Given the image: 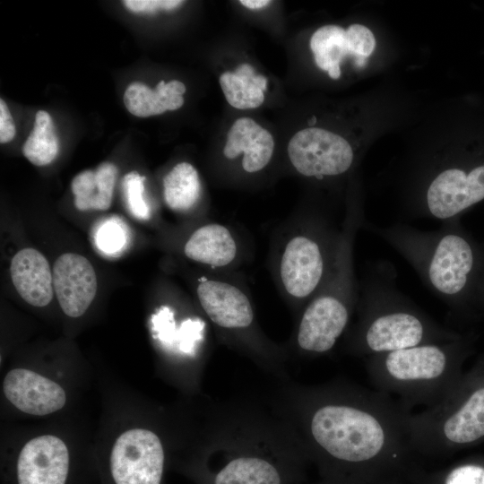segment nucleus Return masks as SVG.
Segmentation results:
<instances>
[{
	"label": "nucleus",
	"instance_id": "obj_1",
	"mask_svg": "<svg viewBox=\"0 0 484 484\" xmlns=\"http://www.w3.org/2000/svg\"><path fill=\"white\" fill-rule=\"evenodd\" d=\"M304 426L310 454L327 478L390 484L409 473L415 456L411 411L374 388L331 386L314 391Z\"/></svg>",
	"mask_w": 484,
	"mask_h": 484
},
{
	"label": "nucleus",
	"instance_id": "obj_2",
	"mask_svg": "<svg viewBox=\"0 0 484 484\" xmlns=\"http://www.w3.org/2000/svg\"><path fill=\"white\" fill-rule=\"evenodd\" d=\"M364 227L397 251L454 315L471 319L484 313V244L459 218L430 231L401 223Z\"/></svg>",
	"mask_w": 484,
	"mask_h": 484
},
{
	"label": "nucleus",
	"instance_id": "obj_3",
	"mask_svg": "<svg viewBox=\"0 0 484 484\" xmlns=\"http://www.w3.org/2000/svg\"><path fill=\"white\" fill-rule=\"evenodd\" d=\"M392 267L373 266L359 291L358 322L350 348L369 357L420 344L443 342L463 333L445 327L408 299L395 284Z\"/></svg>",
	"mask_w": 484,
	"mask_h": 484
},
{
	"label": "nucleus",
	"instance_id": "obj_4",
	"mask_svg": "<svg viewBox=\"0 0 484 484\" xmlns=\"http://www.w3.org/2000/svg\"><path fill=\"white\" fill-rule=\"evenodd\" d=\"M475 350V335L420 344L367 357L366 368L374 388L411 411L441 402L464 374L463 367Z\"/></svg>",
	"mask_w": 484,
	"mask_h": 484
},
{
	"label": "nucleus",
	"instance_id": "obj_5",
	"mask_svg": "<svg viewBox=\"0 0 484 484\" xmlns=\"http://www.w3.org/2000/svg\"><path fill=\"white\" fill-rule=\"evenodd\" d=\"M411 447L418 456L444 457L484 442V352L437 405L411 412Z\"/></svg>",
	"mask_w": 484,
	"mask_h": 484
},
{
	"label": "nucleus",
	"instance_id": "obj_6",
	"mask_svg": "<svg viewBox=\"0 0 484 484\" xmlns=\"http://www.w3.org/2000/svg\"><path fill=\"white\" fill-rule=\"evenodd\" d=\"M340 233L315 223L285 243L278 263V279L288 297L309 301L328 278L337 253Z\"/></svg>",
	"mask_w": 484,
	"mask_h": 484
},
{
	"label": "nucleus",
	"instance_id": "obj_7",
	"mask_svg": "<svg viewBox=\"0 0 484 484\" xmlns=\"http://www.w3.org/2000/svg\"><path fill=\"white\" fill-rule=\"evenodd\" d=\"M165 454L159 436L144 428L122 433L112 447L110 484H162Z\"/></svg>",
	"mask_w": 484,
	"mask_h": 484
},
{
	"label": "nucleus",
	"instance_id": "obj_8",
	"mask_svg": "<svg viewBox=\"0 0 484 484\" xmlns=\"http://www.w3.org/2000/svg\"><path fill=\"white\" fill-rule=\"evenodd\" d=\"M484 200V161L449 167L436 174L425 194L421 212L442 221L458 219Z\"/></svg>",
	"mask_w": 484,
	"mask_h": 484
},
{
	"label": "nucleus",
	"instance_id": "obj_9",
	"mask_svg": "<svg viewBox=\"0 0 484 484\" xmlns=\"http://www.w3.org/2000/svg\"><path fill=\"white\" fill-rule=\"evenodd\" d=\"M288 154L298 173L317 179L345 173L354 160L352 148L343 137L316 127L296 133L289 142Z\"/></svg>",
	"mask_w": 484,
	"mask_h": 484
},
{
	"label": "nucleus",
	"instance_id": "obj_10",
	"mask_svg": "<svg viewBox=\"0 0 484 484\" xmlns=\"http://www.w3.org/2000/svg\"><path fill=\"white\" fill-rule=\"evenodd\" d=\"M53 287L64 313L71 317H79L95 298V271L84 256L73 253L63 254L54 264Z\"/></svg>",
	"mask_w": 484,
	"mask_h": 484
},
{
	"label": "nucleus",
	"instance_id": "obj_11",
	"mask_svg": "<svg viewBox=\"0 0 484 484\" xmlns=\"http://www.w3.org/2000/svg\"><path fill=\"white\" fill-rule=\"evenodd\" d=\"M3 391L13 406L30 415L56 412L66 402L65 392L60 385L25 368L9 371L3 382Z\"/></svg>",
	"mask_w": 484,
	"mask_h": 484
},
{
	"label": "nucleus",
	"instance_id": "obj_12",
	"mask_svg": "<svg viewBox=\"0 0 484 484\" xmlns=\"http://www.w3.org/2000/svg\"><path fill=\"white\" fill-rule=\"evenodd\" d=\"M196 292L203 311L219 327L240 330L253 324L252 304L238 286L220 280L203 279Z\"/></svg>",
	"mask_w": 484,
	"mask_h": 484
},
{
	"label": "nucleus",
	"instance_id": "obj_13",
	"mask_svg": "<svg viewBox=\"0 0 484 484\" xmlns=\"http://www.w3.org/2000/svg\"><path fill=\"white\" fill-rule=\"evenodd\" d=\"M207 484H289L290 474L282 464L260 454L229 456L203 472Z\"/></svg>",
	"mask_w": 484,
	"mask_h": 484
},
{
	"label": "nucleus",
	"instance_id": "obj_14",
	"mask_svg": "<svg viewBox=\"0 0 484 484\" xmlns=\"http://www.w3.org/2000/svg\"><path fill=\"white\" fill-rule=\"evenodd\" d=\"M12 281L19 295L34 307L47 306L53 298V273L46 257L34 248H23L12 259Z\"/></svg>",
	"mask_w": 484,
	"mask_h": 484
},
{
	"label": "nucleus",
	"instance_id": "obj_15",
	"mask_svg": "<svg viewBox=\"0 0 484 484\" xmlns=\"http://www.w3.org/2000/svg\"><path fill=\"white\" fill-rule=\"evenodd\" d=\"M186 257L212 267H225L237 257L238 244L222 224L210 223L197 229L184 246Z\"/></svg>",
	"mask_w": 484,
	"mask_h": 484
},
{
	"label": "nucleus",
	"instance_id": "obj_16",
	"mask_svg": "<svg viewBox=\"0 0 484 484\" xmlns=\"http://www.w3.org/2000/svg\"><path fill=\"white\" fill-rule=\"evenodd\" d=\"M117 168L110 162L101 163L95 171L84 170L72 181L75 207L80 211L108 210L112 202Z\"/></svg>",
	"mask_w": 484,
	"mask_h": 484
},
{
	"label": "nucleus",
	"instance_id": "obj_17",
	"mask_svg": "<svg viewBox=\"0 0 484 484\" xmlns=\"http://www.w3.org/2000/svg\"><path fill=\"white\" fill-rule=\"evenodd\" d=\"M167 205L177 212L190 210L198 201L201 184L196 169L187 162L177 164L163 179Z\"/></svg>",
	"mask_w": 484,
	"mask_h": 484
},
{
	"label": "nucleus",
	"instance_id": "obj_18",
	"mask_svg": "<svg viewBox=\"0 0 484 484\" xmlns=\"http://www.w3.org/2000/svg\"><path fill=\"white\" fill-rule=\"evenodd\" d=\"M310 48L316 65L327 71L332 79H337L335 66L350 55L346 30L336 25H325L315 30L310 39Z\"/></svg>",
	"mask_w": 484,
	"mask_h": 484
},
{
	"label": "nucleus",
	"instance_id": "obj_19",
	"mask_svg": "<svg viewBox=\"0 0 484 484\" xmlns=\"http://www.w3.org/2000/svg\"><path fill=\"white\" fill-rule=\"evenodd\" d=\"M59 151V141L50 115L39 110L35 117L33 129L23 144V155L36 166H45L52 162Z\"/></svg>",
	"mask_w": 484,
	"mask_h": 484
},
{
	"label": "nucleus",
	"instance_id": "obj_20",
	"mask_svg": "<svg viewBox=\"0 0 484 484\" xmlns=\"http://www.w3.org/2000/svg\"><path fill=\"white\" fill-rule=\"evenodd\" d=\"M165 99L155 90L139 82L129 84L124 94V103L127 110L140 117L160 115L167 111Z\"/></svg>",
	"mask_w": 484,
	"mask_h": 484
},
{
	"label": "nucleus",
	"instance_id": "obj_21",
	"mask_svg": "<svg viewBox=\"0 0 484 484\" xmlns=\"http://www.w3.org/2000/svg\"><path fill=\"white\" fill-rule=\"evenodd\" d=\"M427 484H484V459L460 462L433 475Z\"/></svg>",
	"mask_w": 484,
	"mask_h": 484
},
{
	"label": "nucleus",
	"instance_id": "obj_22",
	"mask_svg": "<svg viewBox=\"0 0 484 484\" xmlns=\"http://www.w3.org/2000/svg\"><path fill=\"white\" fill-rule=\"evenodd\" d=\"M145 177L136 171L127 173L123 179V188L127 207L131 214L138 220H148L149 206L144 201Z\"/></svg>",
	"mask_w": 484,
	"mask_h": 484
},
{
	"label": "nucleus",
	"instance_id": "obj_23",
	"mask_svg": "<svg viewBox=\"0 0 484 484\" xmlns=\"http://www.w3.org/2000/svg\"><path fill=\"white\" fill-rule=\"evenodd\" d=\"M98 248L105 254L120 252L126 243L125 229L115 220H108L101 224L95 235Z\"/></svg>",
	"mask_w": 484,
	"mask_h": 484
},
{
	"label": "nucleus",
	"instance_id": "obj_24",
	"mask_svg": "<svg viewBox=\"0 0 484 484\" xmlns=\"http://www.w3.org/2000/svg\"><path fill=\"white\" fill-rule=\"evenodd\" d=\"M350 55L358 57L367 58L376 47V39L372 31L361 24H352L346 30Z\"/></svg>",
	"mask_w": 484,
	"mask_h": 484
},
{
	"label": "nucleus",
	"instance_id": "obj_25",
	"mask_svg": "<svg viewBox=\"0 0 484 484\" xmlns=\"http://www.w3.org/2000/svg\"><path fill=\"white\" fill-rule=\"evenodd\" d=\"M184 2L180 0H125V6L134 13H155L159 9L173 10Z\"/></svg>",
	"mask_w": 484,
	"mask_h": 484
},
{
	"label": "nucleus",
	"instance_id": "obj_26",
	"mask_svg": "<svg viewBox=\"0 0 484 484\" xmlns=\"http://www.w3.org/2000/svg\"><path fill=\"white\" fill-rule=\"evenodd\" d=\"M15 125L6 103L0 99V143H6L15 135Z\"/></svg>",
	"mask_w": 484,
	"mask_h": 484
},
{
	"label": "nucleus",
	"instance_id": "obj_27",
	"mask_svg": "<svg viewBox=\"0 0 484 484\" xmlns=\"http://www.w3.org/2000/svg\"><path fill=\"white\" fill-rule=\"evenodd\" d=\"M239 3L252 10L261 9L272 3L269 0H240Z\"/></svg>",
	"mask_w": 484,
	"mask_h": 484
},
{
	"label": "nucleus",
	"instance_id": "obj_28",
	"mask_svg": "<svg viewBox=\"0 0 484 484\" xmlns=\"http://www.w3.org/2000/svg\"><path fill=\"white\" fill-rule=\"evenodd\" d=\"M320 484H364L350 479H332L327 478V480Z\"/></svg>",
	"mask_w": 484,
	"mask_h": 484
},
{
	"label": "nucleus",
	"instance_id": "obj_29",
	"mask_svg": "<svg viewBox=\"0 0 484 484\" xmlns=\"http://www.w3.org/2000/svg\"><path fill=\"white\" fill-rule=\"evenodd\" d=\"M261 105L262 104L258 101H251V100L246 101V108H255Z\"/></svg>",
	"mask_w": 484,
	"mask_h": 484
},
{
	"label": "nucleus",
	"instance_id": "obj_30",
	"mask_svg": "<svg viewBox=\"0 0 484 484\" xmlns=\"http://www.w3.org/2000/svg\"><path fill=\"white\" fill-rule=\"evenodd\" d=\"M260 87L263 91H266V88H267V79L265 77L263 78L260 85L258 86Z\"/></svg>",
	"mask_w": 484,
	"mask_h": 484
}]
</instances>
